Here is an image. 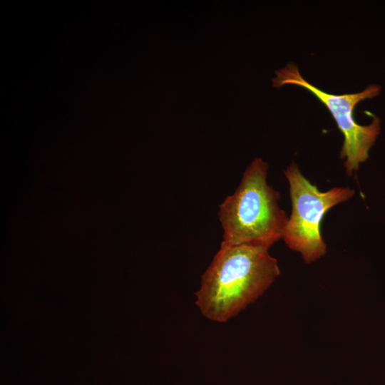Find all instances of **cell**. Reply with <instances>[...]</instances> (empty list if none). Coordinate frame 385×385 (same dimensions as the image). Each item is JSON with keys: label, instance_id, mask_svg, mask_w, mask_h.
<instances>
[{"label": "cell", "instance_id": "6da1fadb", "mask_svg": "<svg viewBox=\"0 0 385 385\" xmlns=\"http://www.w3.org/2000/svg\"><path fill=\"white\" fill-rule=\"evenodd\" d=\"M268 250L222 242L195 293L201 313L210 320L225 322L260 297L280 274L277 260Z\"/></svg>", "mask_w": 385, "mask_h": 385}, {"label": "cell", "instance_id": "7a4b0ae2", "mask_svg": "<svg viewBox=\"0 0 385 385\" xmlns=\"http://www.w3.org/2000/svg\"><path fill=\"white\" fill-rule=\"evenodd\" d=\"M268 163L255 158L235 192L219 206L223 242L270 247L282 239L288 217L280 195L267 182Z\"/></svg>", "mask_w": 385, "mask_h": 385}, {"label": "cell", "instance_id": "3957f363", "mask_svg": "<svg viewBox=\"0 0 385 385\" xmlns=\"http://www.w3.org/2000/svg\"><path fill=\"white\" fill-rule=\"evenodd\" d=\"M284 174L289 183L292 212L282 239L290 250L302 255L306 263H312L327 252L320 230L324 215L334 206L351 199L354 190L349 187H334L320 191L294 162Z\"/></svg>", "mask_w": 385, "mask_h": 385}, {"label": "cell", "instance_id": "277c9868", "mask_svg": "<svg viewBox=\"0 0 385 385\" xmlns=\"http://www.w3.org/2000/svg\"><path fill=\"white\" fill-rule=\"evenodd\" d=\"M272 78L275 88L295 85L304 88L315 96L329 110L344 135L340 157L348 175H352L369 158V152L379 133V120L374 118L368 125L357 123L354 117V108L361 101L376 96L380 86L370 85L361 92L337 95L322 91L306 81L294 63L275 71Z\"/></svg>", "mask_w": 385, "mask_h": 385}]
</instances>
